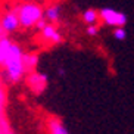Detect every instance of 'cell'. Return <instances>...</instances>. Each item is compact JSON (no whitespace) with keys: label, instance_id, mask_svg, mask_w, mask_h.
Instances as JSON below:
<instances>
[{"label":"cell","instance_id":"obj_1","mask_svg":"<svg viewBox=\"0 0 134 134\" xmlns=\"http://www.w3.org/2000/svg\"><path fill=\"white\" fill-rule=\"evenodd\" d=\"M18 13L19 24L22 28H36L37 22L44 18V9L37 2H22L13 8Z\"/></svg>","mask_w":134,"mask_h":134},{"label":"cell","instance_id":"obj_2","mask_svg":"<svg viewBox=\"0 0 134 134\" xmlns=\"http://www.w3.org/2000/svg\"><path fill=\"white\" fill-rule=\"evenodd\" d=\"M99 18H100V22L106 27H124L127 24V15L121 10H116L114 8H102L99 10Z\"/></svg>","mask_w":134,"mask_h":134},{"label":"cell","instance_id":"obj_3","mask_svg":"<svg viewBox=\"0 0 134 134\" xmlns=\"http://www.w3.org/2000/svg\"><path fill=\"white\" fill-rule=\"evenodd\" d=\"M25 84L34 94L38 96L44 93V90L47 88L49 77L44 72H38L37 69H34V71H30L25 75Z\"/></svg>","mask_w":134,"mask_h":134},{"label":"cell","instance_id":"obj_4","mask_svg":"<svg viewBox=\"0 0 134 134\" xmlns=\"http://www.w3.org/2000/svg\"><path fill=\"white\" fill-rule=\"evenodd\" d=\"M21 52H24L22 47L13 40L9 38V36L0 38V68H3L8 60H10L13 56Z\"/></svg>","mask_w":134,"mask_h":134},{"label":"cell","instance_id":"obj_5","mask_svg":"<svg viewBox=\"0 0 134 134\" xmlns=\"http://www.w3.org/2000/svg\"><path fill=\"white\" fill-rule=\"evenodd\" d=\"M40 31V40L43 41L44 44H52V46H56V44H60L63 41V36L62 32L59 31V28L56 27V24H52L47 22Z\"/></svg>","mask_w":134,"mask_h":134},{"label":"cell","instance_id":"obj_6","mask_svg":"<svg viewBox=\"0 0 134 134\" xmlns=\"http://www.w3.org/2000/svg\"><path fill=\"white\" fill-rule=\"evenodd\" d=\"M0 19H2V27H3L6 34H13L15 31H18V28L21 27L19 24V18L16 13L15 9H8L3 13H0Z\"/></svg>","mask_w":134,"mask_h":134},{"label":"cell","instance_id":"obj_7","mask_svg":"<svg viewBox=\"0 0 134 134\" xmlns=\"http://www.w3.org/2000/svg\"><path fill=\"white\" fill-rule=\"evenodd\" d=\"M46 133L47 134H69V130L63 121L58 116H49L46 119Z\"/></svg>","mask_w":134,"mask_h":134},{"label":"cell","instance_id":"obj_8","mask_svg":"<svg viewBox=\"0 0 134 134\" xmlns=\"http://www.w3.org/2000/svg\"><path fill=\"white\" fill-rule=\"evenodd\" d=\"M44 18L52 24H58L60 19V6L59 4H52L47 9H44Z\"/></svg>","mask_w":134,"mask_h":134},{"label":"cell","instance_id":"obj_9","mask_svg":"<svg viewBox=\"0 0 134 134\" xmlns=\"http://www.w3.org/2000/svg\"><path fill=\"white\" fill-rule=\"evenodd\" d=\"M8 106V90H6V81L3 75L0 74V115H4Z\"/></svg>","mask_w":134,"mask_h":134},{"label":"cell","instance_id":"obj_10","mask_svg":"<svg viewBox=\"0 0 134 134\" xmlns=\"http://www.w3.org/2000/svg\"><path fill=\"white\" fill-rule=\"evenodd\" d=\"M81 19H83L84 24L87 25H94L97 24L99 21H100V18H99V10H96V9H86L83 12V15H81Z\"/></svg>","mask_w":134,"mask_h":134},{"label":"cell","instance_id":"obj_11","mask_svg":"<svg viewBox=\"0 0 134 134\" xmlns=\"http://www.w3.org/2000/svg\"><path fill=\"white\" fill-rule=\"evenodd\" d=\"M38 62H40V58H38L37 53H32V52H30V53H24V63H25V68H27L28 72L37 69Z\"/></svg>","mask_w":134,"mask_h":134},{"label":"cell","instance_id":"obj_12","mask_svg":"<svg viewBox=\"0 0 134 134\" xmlns=\"http://www.w3.org/2000/svg\"><path fill=\"white\" fill-rule=\"evenodd\" d=\"M0 134H13V130L4 115H0Z\"/></svg>","mask_w":134,"mask_h":134},{"label":"cell","instance_id":"obj_13","mask_svg":"<svg viewBox=\"0 0 134 134\" xmlns=\"http://www.w3.org/2000/svg\"><path fill=\"white\" fill-rule=\"evenodd\" d=\"M112 36L116 41H125L128 34H127V30L124 27H115L114 31H112Z\"/></svg>","mask_w":134,"mask_h":134},{"label":"cell","instance_id":"obj_14","mask_svg":"<svg viewBox=\"0 0 134 134\" xmlns=\"http://www.w3.org/2000/svg\"><path fill=\"white\" fill-rule=\"evenodd\" d=\"M86 34L88 37H96L99 34V25L94 24V25H87L86 28Z\"/></svg>","mask_w":134,"mask_h":134},{"label":"cell","instance_id":"obj_15","mask_svg":"<svg viewBox=\"0 0 134 134\" xmlns=\"http://www.w3.org/2000/svg\"><path fill=\"white\" fill-rule=\"evenodd\" d=\"M3 37H8V34L4 32L3 27H2V19H0V38H3Z\"/></svg>","mask_w":134,"mask_h":134},{"label":"cell","instance_id":"obj_16","mask_svg":"<svg viewBox=\"0 0 134 134\" xmlns=\"http://www.w3.org/2000/svg\"><path fill=\"white\" fill-rule=\"evenodd\" d=\"M58 75H59V77H65V75H66L65 68H58Z\"/></svg>","mask_w":134,"mask_h":134},{"label":"cell","instance_id":"obj_17","mask_svg":"<svg viewBox=\"0 0 134 134\" xmlns=\"http://www.w3.org/2000/svg\"><path fill=\"white\" fill-rule=\"evenodd\" d=\"M13 134H16V133H15V131H13Z\"/></svg>","mask_w":134,"mask_h":134}]
</instances>
